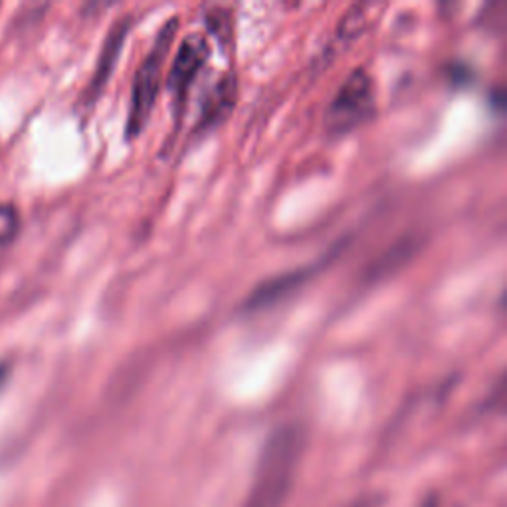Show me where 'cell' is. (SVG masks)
I'll use <instances>...</instances> for the list:
<instances>
[{
  "label": "cell",
  "mask_w": 507,
  "mask_h": 507,
  "mask_svg": "<svg viewBox=\"0 0 507 507\" xmlns=\"http://www.w3.org/2000/svg\"><path fill=\"white\" fill-rule=\"evenodd\" d=\"M302 454V434L297 428L284 427L271 434L262 458L250 495L244 507H279L286 500L289 486Z\"/></svg>",
  "instance_id": "6da1fadb"
},
{
  "label": "cell",
  "mask_w": 507,
  "mask_h": 507,
  "mask_svg": "<svg viewBox=\"0 0 507 507\" xmlns=\"http://www.w3.org/2000/svg\"><path fill=\"white\" fill-rule=\"evenodd\" d=\"M8 375H11V367H8L6 363H0V388L4 386Z\"/></svg>",
  "instance_id": "30bf717a"
},
{
  "label": "cell",
  "mask_w": 507,
  "mask_h": 507,
  "mask_svg": "<svg viewBox=\"0 0 507 507\" xmlns=\"http://www.w3.org/2000/svg\"><path fill=\"white\" fill-rule=\"evenodd\" d=\"M312 276V270L310 268H303L302 271H295V274H286V276H279L276 279H271V282L260 286L256 292H254L248 300H246V310H260V307H266L270 303H274L279 297H284L287 292H292L300 284H303L307 278Z\"/></svg>",
  "instance_id": "52a82bcc"
},
{
  "label": "cell",
  "mask_w": 507,
  "mask_h": 507,
  "mask_svg": "<svg viewBox=\"0 0 507 507\" xmlns=\"http://www.w3.org/2000/svg\"><path fill=\"white\" fill-rule=\"evenodd\" d=\"M237 78L234 76H222L212 86L211 92L206 94L204 104L201 107V117H198L196 127L201 131L212 129L214 125H219L226 115L232 112L234 104H237Z\"/></svg>",
  "instance_id": "8992f818"
},
{
  "label": "cell",
  "mask_w": 507,
  "mask_h": 507,
  "mask_svg": "<svg viewBox=\"0 0 507 507\" xmlns=\"http://www.w3.org/2000/svg\"><path fill=\"white\" fill-rule=\"evenodd\" d=\"M208 56H211V50H208L204 34L187 36V38L180 42L167 78L169 96L170 102H173V113H183L190 87L195 86V81L201 76Z\"/></svg>",
  "instance_id": "277c9868"
},
{
  "label": "cell",
  "mask_w": 507,
  "mask_h": 507,
  "mask_svg": "<svg viewBox=\"0 0 507 507\" xmlns=\"http://www.w3.org/2000/svg\"><path fill=\"white\" fill-rule=\"evenodd\" d=\"M22 219L14 204H0V246H8L21 234Z\"/></svg>",
  "instance_id": "9c48e42d"
},
{
  "label": "cell",
  "mask_w": 507,
  "mask_h": 507,
  "mask_svg": "<svg viewBox=\"0 0 507 507\" xmlns=\"http://www.w3.org/2000/svg\"><path fill=\"white\" fill-rule=\"evenodd\" d=\"M377 110V89L373 76L365 68L353 70L343 79L325 110L323 123L329 135H345L373 117Z\"/></svg>",
  "instance_id": "3957f363"
},
{
  "label": "cell",
  "mask_w": 507,
  "mask_h": 507,
  "mask_svg": "<svg viewBox=\"0 0 507 507\" xmlns=\"http://www.w3.org/2000/svg\"><path fill=\"white\" fill-rule=\"evenodd\" d=\"M177 30H179V18H170V21L159 30L155 42H153V46L147 52V56H145L139 63L131 87L129 113H127V121H125V137L129 141L139 137L153 113V107H155L161 89L162 71H165V62L170 48H173Z\"/></svg>",
  "instance_id": "7a4b0ae2"
},
{
  "label": "cell",
  "mask_w": 507,
  "mask_h": 507,
  "mask_svg": "<svg viewBox=\"0 0 507 507\" xmlns=\"http://www.w3.org/2000/svg\"><path fill=\"white\" fill-rule=\"evenodd\" d=\"M129 29H131V18H121V21H117L113 24V29L110 30V34H107L102 54H99L94 78H92V81H89V86L86 89V102L87 104H94L96 99L99 97V94L104 92L107 79H110L112 71H113L115 63H117V58H120L121 46H123V42L127 38V34H129Z\"/></svg>",
  "instance_id": "5b68a950"
},
{
  "label": "cell",
  "mask_w": 507,
  "mask_h": 507,
  "mask_svg": "<svg viewBox=\"0 0 507 507\" xmlns=\"http://www.w3.org/2000/svg\"><path fill=\"white\" fill-rule=\"evenodd\" d=\"M367 18H369L367 4H357L345 12V16L341 18V22L337 26V34H335V38L339 40L341 46H347V44H351L361 32H363Z\"/></svg>",
  "instance_id": "ba28073f"
}]
</instances>
